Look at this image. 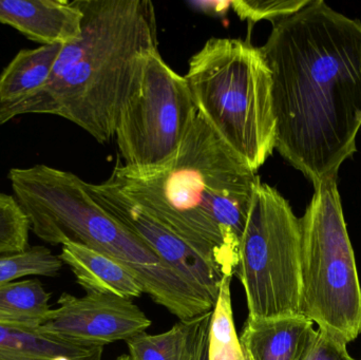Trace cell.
<instances>
[{
  "label": "cell",
  "instance_id": "obj_1",
  "mask_svg": "<svg viewBox=\"0 0 361 360\" xmlns=\"http://www.w3.org/2000/svg\"><path fill=\"white\" fill-rule=\"evenodd\" d=\"M273 80L276 149L314 187L338 178L361 129V21L310 0L260 46Z\"/></svg>",
  "mask_w": 361,
  "mask_h": 360
},
{
  "label": "cell",
  "instance_id": "obj_2",
  "mask_svg": "<svg viewBox=\"0 0 361 360\" xmlns=\"http://www.w3.org/2000/svg\"><path fill=\"white\" fill-rule=\"evenodd\" d=\"M224 277L235 276L257 184L252 170L197 112L171 162L109 178Z\"/></svg>",
  "mask_w": 361,
  "mask_h": 360
},
{
  "label": "cell",
  "instance_id": "obj_3",
  "mask_svg": "<svg viewBox=\"0 0 361 360\" xmlns=\"http://www.w3.org/2000/svg\"><path fill=\"white\" fill-rule=\"evenodd\" d=\"M82 12L80 37L63 44L48 82L0 104V127L23 114H52L104 144L114 137L121 110L146 58L158 51L150 0H74Z\"/></svg>",
  "mask_w": 361,
  "mask_h": 360
},
{
  "label": "cell",
  "instance_id": "obj_4",
  "mask_svg": "<svg viewBox=\"0 0 361 360\" xmlns=\"http://www.w3.org/2000/svg\"><path fill=\"white\" fill-rule=\"evenodd\" d=\"M197 112L254 171L276 149L273 80L260 48L212 37L192 55L184 75Z\"/></svg>",
  "mask_w": 361,
  "mask_h": 360
},
{
  "label": "cell",
  "instance_id": "obj_5",
  "mask_svg": "<svg viewBox=\"0 0 361 360\" xmlns=\"http://www.w3.org/2000/svg\"><path fill=\"white\" fill-rule=\"evenodd\" d=\"M314 190L300 218V312L350 344L361 334V287L337 178Z\"/></svg>",
  "mask_w": 361,
  "mask_h": 360
},
{
  "label": "cell",
  "instance_id": "obj_6",
  "mask_svg": "<svg viewBox=\"0 0 361 360\" xmlns=\"http://www.w3.org/2000/svg\"><path fill=\"white\" fill-rule=\"evenodd\" d=\"M250 319L301 315V224L290 202L258 182L235 273Z\"/></svg>",
  "mask_w": 361,
  "mask_h": 360
},
{
  "label": "cell",
  "instance_id": "obj_7",
  "mask_svg": "<svg viewBox=\"0 0 361 360\" xmlns=\"http://www.w3.org/2000/svg\"><path fill=\"white\" fill-rule=\"evenodd\" d=\"M197 113L184 76L165 63L159 50L152 52L116 123L114 137L123 165L154 169L169 164Z\"/></svg>",
  "mask_w": 361,
  "mask_h": 360
},
{
  "label": "cell",
  "instance_id": "obj_8",
  "mask_svg": "<svg viewBox=\"0 0 361 360\" xmlns=\"http://www.w3.org/2000/svg\"><path fill=\"white\" fill-rule=\"evenodd\" d=\"M87 190L106 213L216 304L219 287L223 280L220 273L109 179L101 184L87 183Z\"/></svg>",
  "mask_w": 361,
  "mask_h": 360
},
{
  "label": "cell",
  "instance_id": "obj_9",
  "mask_svg": "<svg viewBox=\"0 0 361 360\" xmlns=\"http://www.w3.org/2000/svg\"><path fill=\"white\" fill-rule=\"evenodd\" d=\"M152 321L131 299L86 293L82 297L61 294L39 328L78 345L105 347L145 333Z\"/></svg>",
  "mask_w": 361,
  "mask_h": 360
},
{
  "label": "cell",
  "instance_id": "obj_10",
  "mask_svg": "<svg viewBox=\"0 0 361 360\" xmlns=\"http://www.w3.org/2000/svg\"><path fill=\"white\" fill-rule=\"evenodd\" d=\"M82 12L68 0H0V23L44 44H66L80 37Z\"/></svg>",
  "mask_w": 361,
  "mask_h": 360
},
{
  "label": "cell",
  "instance_id": "obj_11",
  "mask_svg": "<svg viewBox=\"0 0 361 360\" xmlns=\"http://www.w3.org/2000/svg\"><path fill=\"white\" fill-rule=\"evenodd\" d=\"M313 325L303 315L247 318L239 340L250 360H305L317 336Z\"/></svg>",
  "mask_w": 361,
  "mask_h": 360
},
{
  "label": "cell",
  "instance_id": "obj_12",
  "mask_svg": "<svg viewBox=\"0 0 361 360\" xmlns=\"http://www.w3.org/2000/svg\"><path fill=\"white\" fill-rule=\"evenodd\" d=\"M86 293L107 294L133 300L144 289L137 277L114 258L75 241L61 245L59 255Z\"/></svg>",
  "mask_w": 361,
  "mask_h": 360
},
{
  "label": "cell",
  "instance_id": "obj_13",
  "mask_svg": "<svg viewBox=\"0 0 361 360\" xmlns=\"http://www.w3.org/2000/svg\"><path fill=\"white\" fill-rule=\"evenodd\" d=\"M103 347L84 346L38 329L0 325V360H102Z\"/></svg>",
  "mask_w": 361,
  "mask_h": 360
},
{
  "label": "cell",
  "instance_id": "obj_14",
  "mask_svg": "<svg viewBox=\"0 0 361 360\" xmlns=\"http://www.w3.org/2000/svg\"><path fill=\"white\" fill-rule=\"evenodd\" d=\"M63 44L23 49L0 73V104L23 99L47 84Z\"/></svg>",
  "mask_w": 361,
  "mask_h": 360
},
{
  "label": "cell",
  "instance_id": "obj_15",
  "mask_svg": "<svg viewBox=\"0 0 361 360\" xmlns=\"http://www.w3.org/2000/svg\"><path fill=\"white\" fill-rule=\"evenodd\" d=\"M50 299L38 279L0 285V325L38 329L50 313Z\"/></svg>",
  "mask_w": 361,
  "mask_h": 360
},
{
  "label": "cell",
  "instance_id": "obj_16",
  "mask_svg": "<svg viewBox=\"0 0 361 360\" xmlns=\"http://www.w3.org/2000/svg\"><path fill=\"white\" fill-rule=\"evenodd\" d=\"M231 279L224 277L212 310L208 360H250L235 331L231 302Z\"/></svg>",
  "mask_w": 361,
  "mask_h": 360
},
{
  "label": "cell",
  "instance_id": "obj_17",
  "mask_svg": "<svg viewBox=\"0 0 361 360\" xmlns=\"http://www.w3.org/2000/svg\"><path fill=\"white\" fill-rule=\"evenodd\" d=\"M63 266L59 256L42 245L29 247L21 253L0 255V285L27 276L56 277Z\"/></svg>",
  "mask_w": 361,
  "mask_h": 360
},
{
  "label": "cell",
  "instance_id": "obj_18",
  "mask_svg": "<svg viewBox=\"0 0 361 360\" xmlns=\"http://www.w3.org/2000/svg\"><path fill=\"white\" fill-rule=\"evenodd\" d=\"M188 323L180 321L164 333H142L127 340L133 360H183L186 352Z\"/></svg>",
  "mask_w": 361,
  "mask_h": 360
},
{
  "label": "cell",
  "instance_id": "obj_19",
  "mask_svg": "<svg viewBox=\"0 0 361 360\" xmlns=\"http://www.w3.org/2000/svg\"><path fill=\"white\" fill-rule=\"evenodd\" d=\"M30 221L12 194L0 192V255L29 249Z\"/></svg>",
  "mask_w": 361,
  "mask_h": 360
},
{
  "label": "cell",
  "instance_id": "obj_20",
  "mask_svg": "<svg viewBox=\"0 0 361 360\" xmlns=\"http://www.w3.org/2000/svg\"><path fill=\"white\" fill-rule=\"evenodd\" d=\"M310 0H233L231 10L252 27L261 20L271 25L305 8Z\"/></svg>",
  "mask_w": 361,
  "mask_h": 360
},
{
  "label": "cell",
  "instance_id": "obj_21",
  "mask_svg": "<svg viewBox=\"0 0 361 360\" xmlns=\"http://www.w3.org/2000/svg\"><path fill=\"white\" fill-rule=\"evenodd\" d=\"M347 342L324 330H317V336L305 360H355L348 352Z\"/></svg>",
  "mask_w": 361,
  "mask_h": 360
},
{
  "label": "cell",
  "instance_id": "obj_22",
  "mask_svg": "<svg viewBox=\"0 0 361 360\" xmlns=\"http://www.w3.org/2000/svg\"><path fill=\"white\" fill-rule=\"evenodd\" d=\"M212 310L187 321L189 360H208V338Z\"/></svg>",
  "mask_w": 361,
  "mask_h": 360
},
{
  "label": "cell",
  "instance_id": "obj_23",
  "mask_svg": "<svg viewBox=\"0 0 361 360\" xmlns=\"http://www.w3.org/2000/svg\"><path fill=\"white\" fill-rule=\"evenodd\" d=\"M188 6L197 12L212 17H224L231 10V1L229 0H195L188 2Z\"/></svg>",
  "mask_w": 361,
  "mask_h": 360
},
{
  "label": "cell",
  "instance_id": "obj_24",
  "mask_svg": "<svg viewBox=\"0 0 361 360\" xmlns=\"http://www.w3.org/2000/svg\"><path fill=\"white\" fill-rule=\"evenodd\" d=\"M116 360H133L131 359L130 355H122V356L118 357Z\"/></svg>",
  "mask_w": 361,
  "mask_h": 360
},
{
  "label": "cell",
  "instance_id": "obj_25",
  "mask_svg": "<svg viewBox=\"0 0 361 360\" xmlns=\"http://www.w3.org/2000/svg\"><path fill=\"white\" fill-rule=\"evenodd\" d=\"M188 334V333H187ZM183 360H189V348H188V342H187V347H186V352H185V356Z\"/></svg>",
  "mask_w": 361,
  "mask_h": 360
},
{
  "label": "cell",
  "instance_id": "obj_26",
  "mask_svg": "<svg viewBox=\"0 0 361 360\" xmlns=\"http://www.w3.org/2000/svg\"><path fill=\"white\" fill-rule=\"evenodd\" d=\"M361 360V359H360Z\"/></svg>",
  "mask_w": 361,
  "mask_h": 360
}]
</instances>
